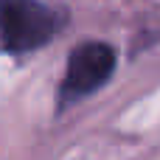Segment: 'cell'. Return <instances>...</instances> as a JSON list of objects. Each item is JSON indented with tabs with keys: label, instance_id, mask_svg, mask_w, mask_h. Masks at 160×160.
<instances>
[{
	"label": "cell",
	"instance_id": "6da1fadb",
	"mask_svg": "<svg viewBox=\"0 0 160 160\" xmlns=\"http://www.w3.org/2000/svg\"><path fill=\"white\" fill-rule=\"evenodd\" d=\"M56 14L39 0H0V51L25 53L56 34Z\"/></svg>",
	"mask_w": 160,
	"mask_h": 160
},
{
	"label": "cell",
	"instance_id": "7a4b0ae2",
	"mask_svg": "<svg viewBox=\"0 0 160 160\" xmlns=\"http://www.w3.org/2000/svg\"><path fill=\"white\" fill-rule=\"evenodd\" d=\"M112 70H115V51L110 45H104V42L79 45L68 59V70H65V82H62L65 98L90 96L112 76Z\"/></svg>",
	"mask_w": 160,
	"mask_h": 160
}]
</instances>
